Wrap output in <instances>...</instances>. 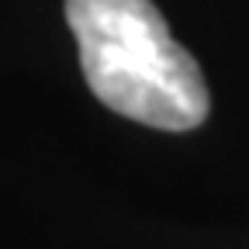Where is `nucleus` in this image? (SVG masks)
<instances>
[{"mask_svg": "<svg viewBox=\"0 0 249 249\" xmlns=\"http://www.w3.org/2000/svg\"><path fill=\"white\" fill-rule=\"evenodd\" d=\"M90 93L121 118L187 132L208 118L201 66L173 42L152 0H66Z\"/></svg>", "mask_w": 249, "mask_h": 249, "instance_id": "f257e3e1", "label": "nucleus"}]
</instances>
